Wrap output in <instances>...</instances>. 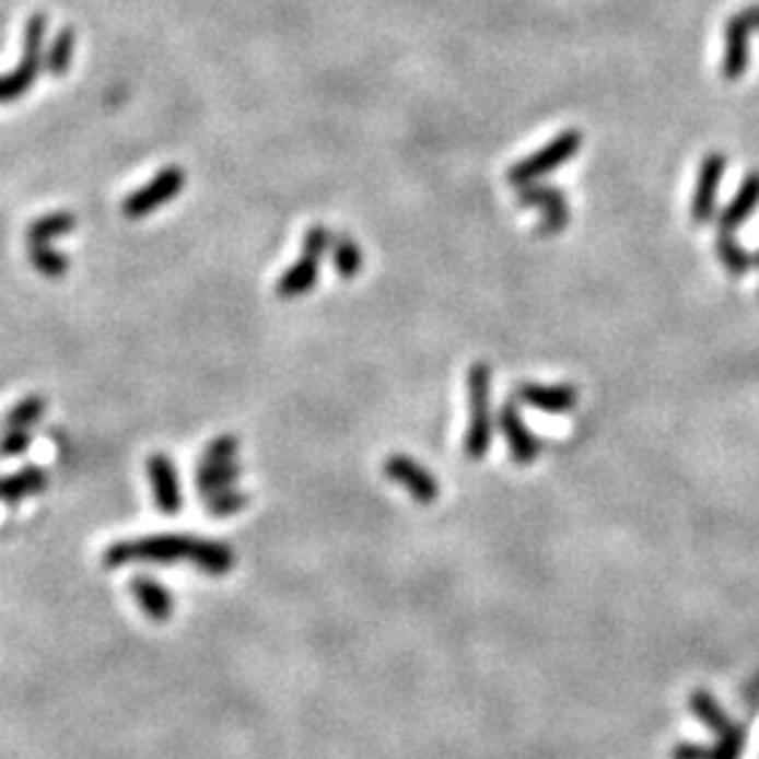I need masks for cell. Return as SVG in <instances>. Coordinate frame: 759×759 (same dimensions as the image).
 I'll use <instances>...</instances> for the list:
<instances>
[{"instance_id": "cell-1", "label": "cell", "mask_w": 759, "mask_h": 759, "mask_svg": "<svg viewBox=\"0 0 759 759\" xmlns=\"http://www.w3.org/2000/svg\"><path fill=\"white\" fill-rule=\"evenodd\" d=\"M197 537L189 535H152L138 540H118L105 551V569H125L130 563L170 565L175 560L195 557Z\"/></svg>"}, {"instance_id": "cell-2", "label": "cell", "mask_w": 759, "mask_h": 759, "mask_svg": "<svg viewBox=\"0 0 759 759\" xmlns=\"http://www.w3.org/2000/svg\"><path fill=\"white\" fill-rule=\"evenodd\" d=\"M467 397H470V425L465 433V456L481 462L492 445V369L472 363L467 372Z\"/></svg>"}, {"instance_id": "cell-3", "label": "cell", "mask_w": 759, "mask_h": 759, "mask_svg": "<svg viewBox=\"0 0 759 759\" xmlns=\"http://www.w3.org/2000/svg\"><path fill=\"white\" fill-rule=\"evenodd\" d=\"M46 32L48 17L43 12L32 14L26 23V54L14 71L0 77V105L14 102V98L26 96L28 87L37 82L39 71H43V59H46Z\"/></svg>"}, {"instance_id": "cell-4", "label": "cell", "mask_w": 759, "mask_h": 759, "mask_svg": "<svg viewBox=\"0 0 759 759\" xmlns=\"http://www.w3.org/2000/svg\"><path fill=\"white\" fill-rule=\"evenodd\" d=\"M580 147H583V132H576V130L560 132V136H557L554 141H549L544 150H537L535 155L524 157L521 164L512 166V170L506 172V180H510L512 186H517V189H521V186L537 184L544 175H549V172L569 164L571 157L580 152Z\"/></svg>"}, {"instance_id": "cell-5", "label": "cell", "mask_w": 759, "mask_h": 759, "mask_svg": "<svg viewBox=\"0 0 759 759\" xmlns=\"http://www.w3.org/2000/svg\"><path fill=\"white\" fill-rule=\"evenodd\" d=\"M184 186L186 172L180 170V166H166V170H161L152 177L150 184L132 191L125 203H121V211H125V217H130V220H141V217L152 214V211H157L164 203H170L172 197H177L184 191Z\"/></svg>"}, {"instance_id": "cell-6", "label": "cell", "mask_w": 759, "mask_h": 759, "mask_svg": "<svg viewBox=\"0 0 759 759\" xmlns=\"http://www.w3.org/2000/svg\"><path fill=\"white\" fill-rule=\"evenodd\" d=\"M517 203L524 209H540L544 211V223L537 229L540 236H554L565 229L569 223V203H565L563 189L544 184H529L517 189Z\"/></svg>"}, {"instance_id": "cell-7", "label": "cell", "mask_w": 759, "mask_h": 759, "mask_svg": "<svg viewBox=\"0 0 759 759\" xmlns=\"http://www.w3.org/2000/svg\"><path fill=\"white\" fill-rule=\"evenodd\" d=\"M723 175H726V155H723V152H709V155L703 157L701 172H698V186H694L692 206H689V214H692L694 225H707L714 217Z\"/></svg>"}, {"instance_id": "cell-8", "label": "cell", "mask_w": 759, "mask_h": 759, "mask_svg": "<svg viewBox=\"0 0 759 759\" xmlns=\"http://www.w3.org/2000/svg\"><path fill=\"white\" fill-rule=\"evenodd\" d=\"M386 476L392 478L394 484L406 487L408 495H411L417 504L428 506L439 498L436 478H433L431 472L425 470V467L419 465V462H413V458L399 456V453L388 456L386 458Z\"/></svg>"}, {"instance_id": "cell-9", "label": "cell", "mask_w": 759, "mask_h": 759, "mask_svg": "<svg viewBox=\"0 0 759 759\" xmlns=\"http://www.w3.org/2000/svg\"><path fill=\"white\" fill-rule=\"evenodd\" d=\"M498 428L504 433L512 462H517V465H532V462L540 456V451H544V442L526 428L524 417H521V411H517V406L512 399L501 408V413H498Z\"/></svg>"}, {"instance_id": "cell-10", "label": "cell", "mask_w": 759, "mask_h": 759, "mask_svg": "<svg viewBox=\"0 0 759 759\" xmlns=\"http://www.w3.org/2000/svg\"><path fill=\"white\" fill-rule=\"evenodd\" d=\"M147 476H150L152 492H155L157 510L172 515L184 506V498H180V481H177V467L172 465V458L164 453H155L147 462Z\"/></svg>"}, {"instance_id": "cell-11", "label": "cell", "mask_w": 759, "mask_h": 759, "mask_svg": "<svg viewBox=\"0 0 759 759\" xmlns=\"http://www.w3.org/2000/svg\"><path fill=\"white\" fill-rule=\"evenodd\" d=\"M517 399L524 406L544 413H569L576 406V392L571 386H540V383H521Z\"/></svg>"}, {"instance_id": "cell-12", "label": "cell", "mask_w": 759, "mask_h": 759, "mask_svg": "<svg viewBox=\"0 0 759 759\" xmlns=\"http://www.w3.org/2000/svg\"><path fill=\"white\" fill-rule=\"evenodd\" d=\"M748 34L751 26L743 14H734L726 26V54H723V77L728 82H737L743 79L748 68Z\"/></svg>"}, {"instance_id": "cell-13", "label": "cell", "mask_w": 759, "mask_h": 759, "mask_svg": "<svg viewBox=\"0 0 759 759\" xmlns=\"http://www.w3.org/2000/svg\"><path fill=\"white\" fill-rule=\"evenodd\" d=\"M48 487V472L43 467H23L20 472L0 478V501L9 506H17L20 501L37 495Z\"/></svg>"}, {"instance_id": "cell-14", "label": "cell", "mask_w": 759, "mask_h": 759, "mask_svg": "<svg viewBox=\"0 0 759 759\" xmlns=\"http://www.w3.org/2000/svg\"><path fill=\"white\" fill-rule=\"evenodd\" d=\"M130 591L152 622H166L172 616V596L161 583H155L150 576H132Z\"/></svg>"}, {"instance_id": "cell-15", "label": "cell", "mask_w": 759, "mask_h": 759, "mask_svg": "<svg viewBox=\"0 0 759 759\" xmlns=\"http://www.w3.org/2000/svg\"><path fill=\"white\" fill-rule=\"evenodd\" d=\"M759 206V172L748 175L721 214V231H737Z\"/></svg>"}, {"instance_id": "cell-16", "label": "cell", "mask_w": 759, "mask_h": 759, "mask_svg": "<svg viewBox=\"0 0 759 759\" xmlns=\"http://www.w3.org/2000/svg\"><path fill=\"white\" fill-rule=\"evenodd\" d=\"M236 554L229 544L223 540H209V537H197V549L195 557H191V565L200 569L203 574L211 576H223L234 569Z\"/></svg>"}, {"instance_id": "cell-17", "label": "cell", "mask_w": 759, "mask_h": 759, "mask_svg": "<svg viewBox=\"0 0 759 759\" xmlns=\"http://www.w3.org/2000/svg\"><path fill=\"white\" fill-rule=\"evenodd\" d=\"M318 265H322V259H313V256H302L299 262L290 265L282 279L276 282L279 299H299V295L310 293L318 284Z\"/></svg>"}, {"instance_id": "cell-18", "label": "cell", "mask_w": 759, "mask_h": 759, "mask_svg": "<svg viewBox=\"0 0 759 759\" xmlns=\"http://www.w3.org/2000/svg\"><path fill=\"white\" fill-rule=\"evenodd\" d=\"M689 709H692L694 714H698V721L703 723V726L709 728V732H714L717 737H726V734L737 732V723L728 721V714L723 712V707L717 701H714L712 694L703 692V689H698V692L689 694Z\"/></svg>"}, {"instance_id": "cell-19", "label": "cell", "mask_w": 759, "mask_h": 759, "mask_svg": "<svg viewBox=\"0 0 759 759\" xmlns=\"http://www.w3.org/2000/svg\"><path fill=\"white\" fill-rule=\"evenodd\" d=\"M73 229H77V217H73L71 211H54V214L39 217V220H34V223L28 225L26 240L28 245H48L51 240H57V236L71 234Z\"/></svg>"}, {"instance_id": "cell-20", "label": "cell", "mask_w": 759, "mask_h": 759, "mask_svg": "<svg viewBox=\"0 0 759 759\" xmlns=\"http://www.w3.org/2000/svg\"><path fill=\"white\" fill-rule=\"evenodd\" d=\"M73 51H77V34H73V28H62L54 37L51 46H48L46 59H43V71H48L51 77H66L73 62Z\"/></svg>"}, {"instance_id": "cell-21", "label": "cell", "mask_w": 759, "mask_h": 759, "mask_svg": "<svg viewBox=\"0 0 759 759\" xmlns=\"http://www.w3.org/2000/svg\"><path fill=\"white\" fill-rule=\"evenodd\" d=\"M329 250H332V262H335V268H338V273H341V279H354V276L361 273L363 250H361V245L354 243L352 236L335 234L332 248Z\"/></svg>"}, {"instance_id": "cell-22", "label": "cell", "mask_w": 759, "mask_h": 759, "mask_svg": "<svg viewBox=\"0 0 759 759\" xmlns=\"http://www.w3.org/2000/svg\"><path fill=\"white\" fill-rule=\"evenodd\" d=\"M714 250H717V256H721L723 268H726L732 276H737V279L746 276L748 268H751V256H748L746 248L737 243L734 231H721V234H717V243H714Z\"/></svg>"}, {"instance_id": "cell-23", "label": "cell", "mask_w": 759, "mask_h": 759, "mask_svg": "<svg viewBox=\"0 0 759 759\" xmlns=\"http://www.w3.org/2000/svg\"><path fill=\"white\" fill-rule=\"evenodd\" d=\"M236 476H240V467L234 465V462H220V465H200L197 467V487H200V492L203 495H211V492H220V490H229L231 484L236 481Z\"/></svg>"}, {"instance_id": "cell-24", "label": "cell", "mask_w": 759, "mask_h": 759, "mask_svg": "<svg viewBox=\"0 0 759 759\" xmlns=\"http://www.w3.org/2000/svg\"><path fill=\"white\" fill-rule=\"evenodd\" d=\"M28 262L46 279H62L68 273V265H71L68 256L54 250L51 245H28Z\"/></svg>"}, {"instance_id": "cell-25", "label": "cell", "mask_w": 759, "mask_h": 759, "mask_svg": "<svg viewBox=\"0 0 759 759\" xmlns=\"http://www.w3.org/2000/svg\"><path fill=\"white\" fill-rule=\"evenodd\" d=\"M46 413V399L26 397L7 413V431H28L39 417Z\"/></svg>"}, {"instance_id": "cell-26", "label": "cell", "mask_w": 759, "mask_h": 759, "mask_svg": "<svg viewBox=\"0 0 759 759\" xmlns=\"http://www.w3.org/2000/svg\"><path fill=\"white\" fill-rule=\"evenodd\" d=\"M206 498V510H209V515L214 517H229L234 515V512L245 510L248 506V495L240 490H220V492H211V495Z\"/></svg>"}, {"instance_id": "cell-27", "label": "cell", "mask_w": 759, "mask_h": 759, "mask_svg": "<svg viewBox=\"0 0 759 759\" xmlns=\"http://www.w3.org/2000/svg\"><path fill=\"white\" fill-rule=\"evenodd\" d=\"M746 751V728H737V732L726 734V737H717L714 746H709V759H740Z\"/></svg>"}, {"instance_id": "cell-28", "label": "cell", "mask_w": 759, "mask_h": 759, "mask_svg": "<svg viewBox=\"0 0 759 759\" xmlns=\"http://www.w3.org/2000/svg\"><path fill=\"white\" fill-rule=\"evenodd\" d=\"M332 231L327 225H313V229L304 231L302 240V256H313V259H322L329 248H332Z\"/></svg>"}, {"instance_id": "cell-29", "label": "cell", "mask_w": 759, "mask_h": 759, "mask_svg": "<svg viewBox=\"0 0 759 759\" xmlns=\"http://www.w3.org/2000/svg\"><path fill=\"white\" fill-rule=\"evenodd\" d=\"M236 456V439L234 436H217L209 442L203 451V462L200 465H220V462H234Z\"/></svg>"}, {"instance_id": "cell-30", "label": "cell", "mask_w": 759, "mask_h": 759, "mask_svg": "<svg viewBox=\"0 0 759 759\" xmlns=\"http://www.w3.org/2000/svg\"><path fill=\"white\" fill-rule=\"evenodd\" d=\"M32 445V433L28 431H7V436L0 439V456H20Z\"/></svg>"}, {"instance_id": "cell-31", "label": "cell", "mask_w": 759, "mask_h": 759, "mask_svg": "<svg viewBox=\"0 0 759 759\" xmlns=\"http://www.w3.org/2000/svg\"><path fill=\"white\" fill-rule=\"evenodd\" d=\"M673 759H709V746H698V743H678L673 748Z\"/></svg>"}, {"instance_id": "cell-32", "label": "cell", "mask_w": 759, "mask_h": 759, "mask_svg": "<svg viewBox=\"0 0 759 759\" xmlns=\"http://www.w3.org/2000/svg\"><path fill=\"white\" fill-rule=\"evenodd\" d=\"M740 14L748 20V26L759 28V7H748L746 12H740Z\"/></svg>"}, {"instance_id": "cell-33", "label": "cell", "mask_w": 759, "mask_h": 759, "mask_svg": "<svg viewBox=\"0 0 759 759\" xmlns=\"http://www.w3.org/2000/svg\"><path fill=\"white\" fill-rule=\"evenodd\" d=\"M754 262H757V265H759V250H757V256H754Z\"/></svg>"}]
</instances>
